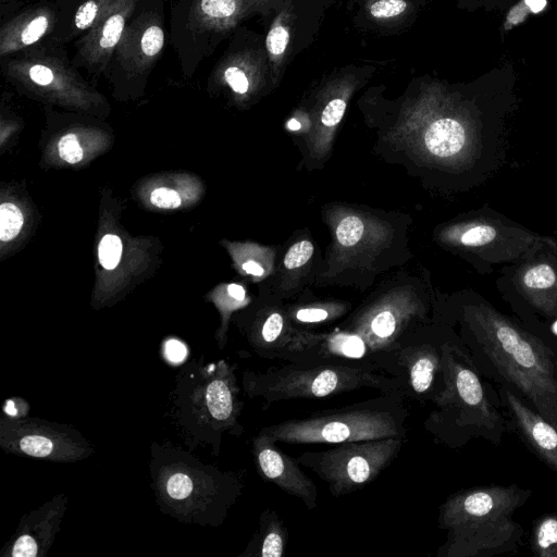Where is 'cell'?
<instances>
[{
	"label": "cell",
	"instance_id": "obj_1",
	"mask_svg": "<svg viewBox=\"0 0 557 557\" xmlns=\"http://www.w3.org/2000/svg\"><path fill=\"white\" fill-rule=\"evenodd\" d=\"M461 343L488 381L512 389L557 428V349L484 299L463 309Z\"/></svg>",
	"mask_w": 557,
	"mask_h": 557
},
{
	"label": "cell",
	"instance_id": "obj_2",
	"mask_svg": "<svg viewBox=\"0 0 557 557\" xmlns=\"http://www.w3.org/2000/svg\"><path fill=\"white\" fill-rule=\"evenodd\" d=\"M532 497L517 484L483 485L450 494L440 507L438 527L446 541L437 557H494L516 554L523 528L515 512Z\"/></svg>",
	"mask_w": 557,
	"mask_h": 557
},
{
	"label": "cell",
	"instance_id": "obj_3",
	"mask_svg": "<svg viewBox=\"0 0 557 557\" xmlns=\"http://www.w3.org/2000/svg\"><path fill=\"white\" fill-rule=\"evenodd\" d=\"M443 368L445 386L433 399L436 434L451 447L473 438L499 445L510 421L503 413L498 391L475 370L461 341L444 344Z\"/></svg>",
	"mask_w": 557,
	"mask_h": 557
},
{
	"label": "cell",
	"instance_id": "obj_4",
	"mask_svg": "<svg viewBox=\"0 0 557 557\" xmlns=\"http://www.w3.org/2000/svg\"><path fill=\"white\" fill-rule=\"evenodd\" d=\"M401 394L391 393L336 410L321 411L264 426L259 433L287 444H342L406 435Z\"/></svg>",
	"mask_w": 557,
	"mask_h": 557
},
{
	"label": "cell",
	"instance_id": "obj_5",
	"mask_svg": "<svg viewBox=\"0 0 557 557\" xmlns=\"http://www.w3.org/2000/svg\"><path fill=\"white\" fill-rule=\"evenodd\" d=\"M403 386L400 377L380 374L370 363L339 361H292L283 367H272L263 373H249L246 380L247 393L267 403L330 397L366 387L401 394Z\"/></svg>",
	"mask_w": 557,
	"mask_h": 557
},
{
	"label": "cell",
	"instance_id": "obj_6",
	"mask_svg": "<svg viewBox=\"0 0 557 557\" xmlns=\"http://www.w3.org/2000/svg\"><path fill=\"white\" fill-rule=\"evenodd\" d=\"M0 70L8 82L26 94L61 101L99 99L73 65L64 46L50 40L0 58Z\"/></svg>",
	"mask_w": 557,
	"mask_h": 557
},
{
	"label": "cell",
	"instance_id": "obj_7",
	"mask_svg": "<svg viewBox=\"0 0 557 557\" xmlns=\"http://www.w3.org/2000/svg\"><path fill=\"white\" fill-rule=\"evenodd\" d=\"M244 11V0H175L169 41L185 77L196 73Z\"/></svg>",
	"mask_w": 557,
	"mask_h": 557
},
{
	"label": "cell",
	"instance_id": "obj_8",
	"mask_svg": "<svg viewBox=\"0 0 557 557\" xmlns=\"http://www.w3.org/2000/svg\"><path fill=\"white\" fill-rule=\"evenodd\" d=\"M165 2L148 0L125 27L106 75L115 92L135 94L146 86L166 47Z\"/></svg>",
	"mask_w": 557,
	"mask_h": 557
},
{
	"label": "cell",
	"instance_id": "obj_9",
	"mask_svg": "<svg viewBox=\"0 0 557 557\" xmlns=\"http://www.w3.org/2000/svg\"><path fill=\"white\" fill-rule=\"evenodd\" d=\"M404 438L386 437L338 444L306 451L296 459L324 481L331 494L341 497L363 488L398 456Z\"/></svg>",
	"mask_w": 557,
	"mask_h": 557
},
{
	"label": "cell",
	"instance_id": "obj_10",
	"mask_svg": "<svg viewBox=\"0 0 557 557\" xmlns=\"http://www.w3.org/2000/svg\"><path fill=\"white\" fill-rule=\"evenodd\" d=\"M447 238L487 267L520 263L545 246L557 244L554 238L532 232L488 209L450 228Z\"/></svg>",
	"mask_w": 557,
	"mask_h": 557
},
{
	"label": "cell",
	"instance_id": "obj_11",
	"mask_svg": "<svg viewBox=\"0 0 557 557\" xmlns=\"http://www.w3.org/2000/svg\"><path fill=\"white\" fill-rule=\"evenodd\" d=\"M148 0H110L96 23L74 41L73 65L91 75H107L122 34Z\"/></svg>",
	"mask_w": 557,
	"mask_h": 557
},
{
	"label": "cell",
	"instance_id": "obj_12",
	"mask_svg": "<svg viewBox=\"0 0 557 557\" xmlns=\"http://www.w3.org/2000/svg\"><path fill=\"white\" fill-rule=\"evenodd\" d=\"M256 466L263 480L300 499L307 509L318 507V487L300 469L297 459L276 447V442L259 433L253 438Z\"/></svg>",
	"mask_w": 557,
	"mask_h": 557
},
{
	"label": "cell",
	"instance_id": "obj_13",
	"mask_svg": "<svg viewBox=\"0 0 557 557\" xmlns=\"http://www.w3.org/2000/svg\"><path fill=\"white\" fill-rule=\"evenodd\" d=\"M58 12V0H40L4 17L0 27V58L49 40L57 25Z\"/></svg>",
	"mask_w": 557,
	"mask_h": 557
},
{
	"label": "cell",
	"instance_id": "obj_14",
	"mask_svg": "<svg viewBox=\"0 0 557 557\" xmlns=\"http://www.w3.org/2000/svg\"><path fill=\"white\" fill-rule=\"evenodd\" d=\"M497 391L509 414L510 426L524 445L557 473V428L509 387L497 385Z\"/></svg>",
	"mask_w": 557,
	"mask_h": 557
},
{
	"label": "cell",
	"instance_id": "obj_15",
	"mask_svg": "<svg viewBox=\"0 0 557 557\" xmlns=\"http://www.w3.org/2000/svg\"><path fill=\"white\" fill-rule=\"evenodd\" d=\"M515 274L516 286L529 306L546 319H557V244L520 262Z\"/></svg>",
	"mask_w": 557,
	"mask_h": 557
},
{
	"label": "cell",
	"instance_id": "obj_16",
	"mask_svg": "<svg viewBox=\"0 0 557 557\" xmlns=\"http://www.w3.org/2000/svg\"><path fill=\"white\" fill-rule=\"evenodd\" d=\"M445 343L437 347L423 345L418 349L400 352L407 372V382L418 396L426 395L433 400L443 391L445 386L443 368Z\"/></svg>",
	"mask_w": 557,
	"mask_h": 557
},
{
	"label": "cell",
	"instance_id": "obj_17",
	"mask_svg": "<svg viewBox=\"0 0 557 557\" xmlns=\"http://www.w3.org/2000/svg\"><path fill=\"white\" fill-rule=\"evenodd\" d=\"M109 1L58 0V21L49 40L63 46L74 42L96 23Z\"/></svg>",
	"mask_w": 557,
	"mask_h": 557
},
{
	"label": "cell",
	"instance_id": "obj_18",
	"mask_svg": "<svg viewBox=\"0 0 557 557\" xmlns=\"http://www.w3.org/2000/svg\"><path fill=\"white\" fill-rule=\"evenodd\" d=\"M288 532L277 513L267 509L261 513L259 529L245 553L248 556L282 557Z\"/></svg>",
	"mask_w": 557,
	"mask_h": 557
},
{
	"label": "cell",
	"instance_id": "obj_19",
	"mask_svg": "<svg viewBox=\"0 0 557 557\" xmlns=\"http://www.w3.org/2000/svg\"><path fill=\"white\" fill-rule=\"evenodd\" d=\"M235 392L236 387L231 373L215 377L207 386L206 404L214 420L226 424L235 422L238 412Z\"/></svg>",
	"mask_w": 557,
	"mask_h": 557
},
{
	"label": "cell",
	"instance_id": "obj_20",
	"mask_svg": "<svg viewBox=\"0 0 557 557\" xmlns=\"http://www.w3.org/2000/svg\"><path fill=\"white\" fill-rule=\"evenodd\" d=\"M529 547L537 557H557V511L544 513L533 521Z\"/></svg>",
	"mask_w": 557,
	"mask_h": 557
},
{
	"label": "cell",
	"instance_id": "obj_21",
	"mask_svg": "<svg viewBox=\"0 0 557 557\" xmlns=\"http://www.w3.org/2000/svg\"><path fill=\"white\" fill-rule=\"evenodd\" d=\"M24 223L20 208L11 202L0 206V239L3 243L15 238Z\"/></svg>",
	"mask_w": 557,
	"mask_h": 557
},
{
	"label": "cell",
	"instance_id": "obj_22",
	"mask_svg": "<svg viewBox=\"0 0 557 557\" xmlns=\"http://www.w3.org/2000/svg\"><path fill=\"white\" fill-rule=\"evenodd\" d=\"M547 5V0H520L517 3H512L511 9L508 10V14L504 23L502 24V35L506 34L507 30L513 26L521 24L529 14L537 13Z\"/></svg>",
	"mask_w": 557,
	"mask_h": 557
},
{
	"label": "cell",
	"instance_id": "obj_23",
	"mask_svg": "<svg viewBox=\"0 0 557 557\" xmlns=\"http://www.w3.org/2000/svg\"><path fill=\"white\" fill-rule=\"evenodd\" d=\"M123 246L121 238L114 234H107L98 246V258L106 270H113L120 262Z\"/></svg>",
	"mask_w": 557,
	"mask_h": 557
},
{
	"label": "cell",
	"instance_id": "obj_24",
	"mask_svg": "<svg viewBox=\"0 0 557 557\" xmlns=\"http://www.w3.org/2000/svg\"><path fill=\"white\" fill-rule=\"evenodd\" d=\"M363 222L356 215L345 216L336 227V237L341 245L350 247L356 245L363 235Z\"/></svg>",
	"mask_w": 557,
	"mask_h": 557
},
{
	"label": "cell",
	"instance_id": "obj_25",
	"mask_svg": "<svg viewBox=\"0 0 557 557\" xmlns=\"http://www.w3.org/2000/svg\"><path fill=\"white\" fill-rule=\"evenodd\" d=\"M20 449L33 457H47L53 450V442L44 435H26L18 442Z\"/></svg>",
	"mask_w": 557,
	"mask_h": 557
},
{
	"label": "cell",
	"instance_id": "obj_26",
	"mask_svg": "<svg viewBox=\"0 0 557 557\" xmlns=\"http://www.w3.org/2000/svg\"><path fill=\"white\" fill-rule=\"evenodd\" d=\"M313 246L309 240L294 244L285 255L284 265L287 269H296L304 265L312 256Z\"/></svg>",
	"mask_w": 557,
	"mask_h": 557
},
{
	"label": "cell",
	"instance_id": "obj_27",
	"mask_svg": "<svg viewBox=\"0 0 557 557\" xmlns=\"http://www.w3.org/2000/svg\"><path fill=\"white\" fill-rule=\"evenodd\" d=\"M60 157L67 163L74 164L83 159V149L73 133L63 135L58 144Z\"/></svg>",
	"mask_w": 557,
	"mask_h": 557
},
{
	"label": "cell",
	"instance_id": "obj_28",
	"mask_svg": "<svg viewBox=\"0 0 557 557\" xmlns=\"http://www.w3.org/2000/svg\"><path fill=\"white\" fill-rule=\"evenodd\" d=\"M289 40V33L286 27L281 24H275L268 33L265 39V46L274 57H278L284 53Z\"/></svg>",
	"mask_w": 557,
	"mask_h": 557
},
{
	"label": "cell",
	"instance_id": "obj_29",
	"mask_svg": "<svg viewBox=\"0 0 557 557\" xmlns=\"http://www.w3.org/2000/svg\"><path fill=\"white\" fill-rule=\"evenodd\" d=\"M405 0H377L370 7V13L376 18L398 16L406 11Z\"/></svg>",
	"mask_w": 557,
	"mask_h": 557
},
{
	"label": "cell",
	"instance_id": "obj_30",
	"mask_svg": "<svg viewBox=\"0 0 557 557\" xmlns=\"http://www.w3.org/2000/svg\"><path fill=\"white\" fill-rule=\"evenodd\" d=\"M150 201L158 208L174 209L181 206L182 199L178 193L166 187H159L150 194Z\"/></svg>",
	"mask_w": 557,
	"mask_h": 557
},
{
	"label": "cell",
	"instance_id": "obj_31",
	"mask_svg": "<svg viewBox=\"0 0 557 557\" xmlns=\"http://www.w3.org/2000/svg\"><path fill=\"white\" fill-rule=\"evenodd\" d=\"M166 492L174 499H183L191 493V482L181 472L172 474L166 481Z\"/></svg>",
	"mask_w": 557,
	"mask_h": 557
},
{
	"label": "cell",
	"instance_id": "obj_32",
	"mask_svg": "<svg viewBox=\"0 0 557 557\" xmlns=\"http://www.w3.org/2000/svg\"><path fill=\"white\" fill-rule=\"evenodd\" d=\"M345 110L346 102L343 99L336 98L331 100L322 111V124L329 127L336 126L342 120Z\"/></svg>",
	"mask_w": 557,
	"mask_h": 557
},
{
	"label": "cell",
	"instance_id": "obj_33",
	"mask_svg": "<svg viewBox=\"0 0 557 557\" xmlns=\"http://www.w3.org/2000/svg\"><path fill=\"white\" fill-rule=\"evenodd\" d=\"M468 10H483L486 12L507 10L513 0H459Z\"/></svg>",
	"mask_w": 557,
	"mask_h": 557
},
{
	"label": "cell",
	"instance_id": "obj_34",
	"mask_svg": "<svg viewBox=\"0 0 557 557\" xmlns=\"http://www.w3.org/2000/svg\"><path fill=\"white\" fill-rule=\"evenodd\" d=\"M37 549L35 540L25 534L16 540L11 555L15 557H33L37 555Z\"/></svg>",
	"mask_w": 557,
	"mask_h": 557
},
{
	"label": "cell",
	"instance_id": "obj_35",
	"mask_svg": "<svg viewBox=\"0 0 557 557\" xmlns=\"http://www.w3.org/2000/svg\"><path fill=\"white\" fill-rule=\"evenodd\" d=\"M164 355L165 358L171 363H181L187 357V348L186 346L180 342L178 339H169L164 345Z\"/></svg>",
	"mask_w": 557,
	"mask_h": 557
},
{
	"label": "cell",
	"instance_id": "obj_36",
	"mask_svg": "<svg viewBox=\"0 0 557 557\" xmlns=\"http://www.w3.org/2000/svg\"><path fill=\"white\" fill-rule=\"evenodd\" d=\"M329 318V311L323 308H304L296 312V319L304 323H318Z\"/></svg>",
	"mask_w": 557,
	"mask_h": 557
},
{
	"label": "cell",
	"instance_id": "obj_37",
	"mask_svg": "<svg viewBox=\"0 0 557 557\" xmlns=\"http://www.w3.org/2000/svg\"><path fill=\"white\" fill-rule=\"evenodd\" d=\"M18 8L17 0H0V15L2 18L15 12Z\"/></svg>",
	"mask_w": 557,
	"mask_h": 557
},
{
	"label": "cell",
	"instance_id": "obj_38",
	"mask_svg": "<svg viewBox=\"0 0 557 557\" xmlns=\"http://www.w3.org/2000/svg\"><path fill=\"white\" fill-rule=\"evenodd\" d=\"M243 269L249 274H252L255 276H261L264 272L263 268L257 263L256 261L248 260L243 263Z\"/></svg>",
	"mask_w": 557,
	"mask_h": 557
},
{
	"label": "cell",
	"instance_id": "obj_39",
	"mask_svg": "<svg viewBox=\"0 0 557 557\" xmlns=\"http://www.w3.org/2000/svg\"><path fill=\"white\" fill-rule=\"evenodd\" d=\"M227 292L232 298H234L238 301L244 300L245 295H246L244 287L238 284L228 285Z\"/></svg>",
	"mask_w": 557,
	"mask_h": 557
},
{
	"label": "cell",
	"instance_id": "obj_40",
	"mask_svg": "<svg viewBox=\"0 0 557 557\" xmlns=\"http://www.w3.org/2000/svg\"><path fill=\"white\" fill-rule=\"evenodd\" d=\"M287 127L292 131H297L301 127L300 123L297 122L296 120H290L288 123H287Z\"/></svg>",
	"mask_w": 557,
	"mask_h": 557
}]
</instances>
